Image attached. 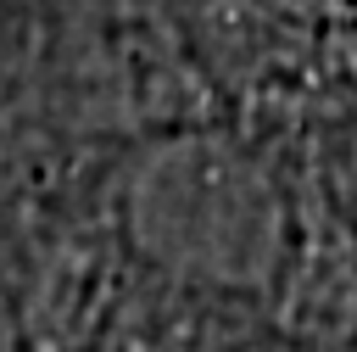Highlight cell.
Instances as JSON below:
<instances>
[{"mask_svg":"<svg viewBox=\"0 0 357 352\" xmlns=\"http://www.w3.org/2000/svg\"><path fill=\"white\" fill-rule=\"evenodd\" d=\"M312 11V50L357 73V0H307Z\"/></svg>","mask_w":357,"mask_h":352,"instance_id":"obj_1","label":"cell"}]
</instances>
